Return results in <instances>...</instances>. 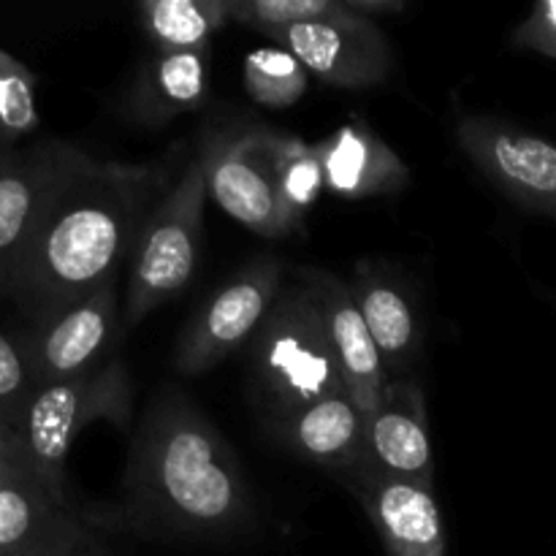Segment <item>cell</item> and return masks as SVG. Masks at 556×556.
<instances>
[{
    "mask_svg": "<svg viewBox=\"0 0 556 556\" xmlns=\"http://www.w3.org/2000/svg\"><path fill=\"white\" fill-rule=\"evenodd\" d=\"M514 47L556 60V0L532 5L527 20L516 27Z\"/></svg>",
    "mask_w": 556,
    "mask_h": 556,
    "instance_id": "obj_26",
    "label": "cell"
},
{
    "mask_svg": "<svg viewBox=\"0 0 556 556\" xmlns=\"http://www.w3.org/2000/svg\"><path fill=\"white\" fill-rule=\"evenodd\" d=\"M33 394H36V386L27 375L20 345L0 331V416L14 434L30 407Z\"/></svg>",
    "mask_w": 556,
    "mask_h": 556,
    "instance_id": "obj_25",
    "label": "cell"
},
{
    "mask_svg": "<svg viewBox=\"0 0 556 556\" xmlns=\"http://www.w3.org/2000/svg\"><path fill=\"white\" fill-rule=\"evenodd\" d=\"M282 261L261 255L217 288L185 326L174 353L179 375H204L250 342L282 293Z\"/></svg>",
    "mask_w": 556,
    "mask_h": 556,
    "instance_id": "obj_7",
    "label": "cell"
},
{
    "mask_svg": "<svg viewBox=\"0 0 556 556\" xmlns=\"http://www.w3.org/2000/svg\"><path fill=\"white\" fill-rule=\"evenodd\" d=\"M206 190L204 157L195 150L185 172L174 179L161 204L147 217L128 258V293L125 318L136 329L157 307L177 299L199 269L204 242Z\"/></svg>",
    "mask_w": 556,
    "mask_h": 556,
    "instance_id": "obj_5",
    "label": "cell"
},
{
    "mask_svg": "<svg viewBox=\"0 0 556 556\" xmlns=\"http://www.w3.org/2000/svg\"><path fill=\"white\" fill-rule=\"evenodd\" d=\"M210 49L152 54L130 87V117L144 128H163L182 114L199 112L210 98Z\"/></svg>",
    "mask_w": 556,
    "mask_h": 556,
    "instance_id": "obj_19",
    "label": "cell"
},
{
    "mask_svg": "<svg viewBox=\"0 0 556 556\" xmlns=\"http://www.w3.org/2000/svg\"><path fill=\"white\" fill-rule=\"evenodd\" d=\"M101 535L226 541L255 527L237 456L215 424L177 389L155 396L128 451L112 503L85 510Z\"/></svg>",
    "mask_w": 556,
    "mask_h": 556,
    "instance_id": "obj_1",
    "label": "cell"
},
{
    "mask_svg": "<svg viewBox=\"0 0 556 556\" xmlns=\"http://www.w3.org/2000/svg\"><path fill=\"white\" fill-rule=\"evenodd\" d=\"M454 136L494 188L514 204L556 223L554 141L489 114H462Z\"/></svg>",
    "mask_w": 556,
    "mask_h": 556,
    "instance_id": "obj_9",
    "label": "cell"
},
{
    "mask_svg": "<svg viewBox=\"0 0 556 556\" xmlns=\"http://www.w3.org/2000/svg\"><path fill=\"white\" fill-rule=\"evenodd\" d=\"M242 79L248 96L266 109H291L307 92V68L286 47L250 52Z\"/></svg>",
    "mask_w": 556,
    "mask_h": 556,
    "instance_id": "obj_22",
    "label": "cell"
},
{
    "mask_svg": "<svg viewBox=\"0 0 556 556\" xmlns=\"http://www.w3.org/2000/svg\"><path fill=\"white\" fill-rule=\"evenodd\" d=\"M364 465L434 492L427 396L413 378L389 380L378 407L367 416Z\"/></svg>",
    "mask_w": 556,
    "mask_h": 556,
    "instance_id": "obj_14",
    "label": "cell"
},
{
    "mask_svg": "<svg viewBox=\"0 0 556 556\" xmlns=\"http://www.w3.org/2000/svg\"><path fill=\"white\" fill-rule=\"evenodd\" d=\"M342 3H345V9L351 11L353 16H358V20L375 22V25H378L383 16L405 14V11H407L405 0H342Z\"/></svg>",
    "mask_w": 556,
    "mask_h": 556,
    "instance_id": "obj_27",
    "label": "cell"
},
{
    "mask_svg": "<svg viewBox=\"0 0 556 556\" xmlns=\"http://www.w3.org/2000/svg\"><path fill=\"white\" fill-rule=\"evenodd\" d=\"M345 486L372 521L386 556H445L443 514L434 492L402 478L386 476L369 465L340 472Z\"/></svg>",
    "mask_w": 556,
    "mask_h": 556,
    "instance_id": "obj_13",
    "label": "cell"
},
{
    "mask_svg": "<svg viewBox=\"0 0 556 556\" xmlns=\"http://www.w3.org/2000/svg\"><path fill=\"white\" fill-rule=\"evenodd\" d=\"M36 76L22 60L0 49V136L5 147L16 150L25 136L38 130Z\"/></svg>",
    "mask_w": 556,
    "mask_h": 556,
    "instance_id": "obj_23",
    "label": "cell"
},
{
    "mask_svg": "<svg viewBox=\"0 0 556 556\" xmlns=\"http://www.w3.org/2000/svg\"><path fill=\"white\" fill-rule=\"evenodd\" d=\"M3 152H9V147H5V141H3V136H0V155H3Z\"/></svg>",
    "mask_w": 556,
    "mask_h": 556,
    "instance_id": "obj_30",
    "label": "cell"
},
{
    "mask_svg": "<svg viewBox=\"0 0 556 556\" xmlns=\"http://www.w3.org/2000/svg\"><path fill=\"white\" fill-rule=\"evenodd\" d=\"M134 378L117 356L92 372L41 386L16 429V467L60 500H68L65 462L90 424L125 429L134 418Z\"/></svg>",
    "mask_w": 556,
    "mask_h": 556,
    "instance_id": "obj_3",
    "label": "cell"
},
{
    "mask_svg": "<svg viewBox=\"0 0 556 556\" xmlns=\"http://www.w3.org/2000/svg\"><path fill=\"white\" fill-rule=\"evenodd\" d=\"M271 166H275L277 188H280L286 210L291 217L304 226V215L326 190L324 163H320L318 144L299 139L282 130H269Z\"/></svg>",
    "mask_w": 556,
    "mask_h": 556,
    "instance_id": "obj_21",
    "label": "cell"
},
{
    "mask_svg": "<svg viewBox=\"0 0 556 556\" xmlns=\"http://www.w3.org/2000/svg\"><path fill=\"white\" fill-rule=\"evenodd\" d=\"M119 334L117 280L36 320L20 345L33 386L63 383L112 362Z\"/></svg>",
    "mask_w": 556,
    "mask_h": 556,
    "instance_id": "obj_8",
    "label": "cell"
},
{
    "mask_svg": "<svg viewBox=\"0 0 556 556\" xmlns=\"http://www.w3.org/2000/svg\"><path fill=\"white\" fill-rule=\"evenodd\" d=\"M179 147L150 163L96 161L79 150L16 271L11 299L36 320L117 280L139 231L172 188Z\"/></svg>",
    "mask_w": 556,
    "mask_h": 556,
    "instance_id": "obj_2",
    "label": "cell"
},
{
    "mask_svg": "<svg viewBox=\"0 0 556 556\" xmlns=\"http://www.w3.org/2000/svg\"><path fill=\"white\" fill-rule=\"evenodd\" d=\"M76 155L79 147L68 141H41L0 155V302L11 299L16 271Z\"/></svg>",
    "mask_w": 556,
    "mask_h": 556,
    "instance_id": "obj_10",
    "label": "cell"
},
{
    "mask_svg": "<svg viewBox=\"0 0 556 556\" xmlns=\"http://www.w3.org/2000/svg\"><path fill=\"white\" fill-rule=\"evenodd\" d=\"M351 291L383 358L386 378H410L413 364L421 356V320L410 296L400 282L367 261H358L353 269Z\"/></svg>",
    "mask_w": 556,
    "mask_h": 556,
    "instance_id": "obj_18",
    "label": "cell"
},
{
    "mask_svg": "<svg viewBox=\"0 0 556 556\" xmlns=\"http://www.w3.org/2000/svg\"><path fill=\"white\" fill-rule=\"evenodd\" d=\"M139 22L155 52L210 49L212 36L231 22L228 0H144Z\"/></svg>",
    "mask_w": 556,
    "mask_h": 556,
    "instance_id": "obj_20",
    "label": "cell"
},
{
    "mask_svg": "<svg viewBox=\"0 0 556 556\" xmlns=\"http://www.w3.org/2000/svg\"><path fill=\"white\" fill-rule=\"evenodd\" d=\"M0 454H3L9 462H14V465H16V456H20L16 434L11 432V427L3 421V416H0Z\"/></svg>",
    "mask_w": 556,
    "mask_h": 556,
    "instance_id": "obj_28",
    "label": "cell"
},
{
    "mask_svg": "<svg viewBox=\"0 0 556 556\" xmlns=\"http://www.w3.org/2000/svg\"><path fill=\"white\" fill-rule=\"evenodd\" d=\"M250 372L271 421L348 389L304 282L282 288L275 307L250 340Z\"/></svg>",
    "mask_w": 556,
    "mask_h": 556,
    "instance_id": "obj_4",
    "label": "cell"
},
{
    "mask_svg": "<svg viewBox=\"0 0 556 556\" xmlns=\"http://www.w3.org/2000/svg\"><path fill=\"white\" fill-rule=\"evenodd\" d=\"M271 128H244L237 134H206L199 152L204 157L206 190L226 215L264 239H286L304 231L286 210L271 166Z\"/></svg>",
    "mask_w": 556,
    "mask_h": 556,
    "instance_id": "obj_6",
    "label": "cell"
},
{
    "mask_svg": "<svg viewBox=\"0 0 556 556\" xmlns=\"http://www.w3.org/2000/svg\"><path fill=\"white\" fill-rule=\"evenodd\" d=\"M299 277L313 293V302L324 320L326 337H329V345L353 402L362 407L364 416H369L378 407L389 378L367 329V320L351 291V282L324 269H302Z\"/></svg>",
    "mask_w": 556,
    "mask_h": 556,
    "instance_id": "obj_15",
    "label": "cell"
},
{
    "mask_svg": "<svg viewBox=\"0 0 556 556\" xmlns=\"http://www.w3.org/2000/svg\"><path fill=\"white\" fill-rule=\"evenodd\" d=\"M231 22L255 27L261 33L304 22L340 20L348 14L342 0H228Z\"/></svg>",
    "mask_w": 556,
    "mask_h": 556,
    "instance_id": "obj_24",
    "label": "cell"
},
{
    "mask_svg": "<svg viewBox=\"0 0 556 556\" xmlns=\"http://www.w3.org/2000/svg\"><path fill=\"white\" fill-rule=\"evenodd\" d=\"M5 470H9V459H5V456H3V454H0V481H3Z\"/></svg>",
    "mask_w": 556,
    "mask_h": 556,
    "instance_id": "obj_29",
    "label": "cell"
},
{
    "mask_svg": "<svg viewBox=\"0 0 556 556\" xmlns=\"http://www.w3.org/2000/svg\"><path fill=\"white\" fill-rule=\"evenodd\" d=\"M275 434L299 459L345 472L364 462L367 416L351 391L342 389L282 418L275 424Z\"/></svg>",
    "mask_w": 556,
    "mask_h": 556,
    "instance_id": "obj_17",
    "label": "cell"
},
{
    "mask_svg": "<svg viewBox=\"0 0 556 556\" xmlns=\"http://www.w3.org/2000/svg\"><path fill=\"white\" fill-rule=\"evenodd\" d=\"M0 556H114L106 535L71 500L9 462L0 481Z\"/></svg>",
    "mask_w": 556,
    "mask_h": 556,
    "instance_id": "obj_11",
    "label": "cell"
},
{
    "mask_svg": "<svg viewBox=\"0 0 556 556\" xmlns=\"http://www.w3.org/2000/svg\"><path fill=\"white\" fill-rule=\"evenodd\" d=\"M318 150L326 190L337 199H383L410 185V166L362 117L342 123Z\"/></svg>",
    "mask_w": 556,
    "mask_h": 556,
    "instance_id": "obj_16",
    "label": "cell"
},
{
    "mask_svg": "<svg viewBox=\"0 0 556 556\" xmlns=\"http://www.w3.org/2000/svg\"><path fill=\"white\" fill-rule=\"evenodd\" d=\"M264 36L286 47L307 74L342 90H369L394 71V54L380 25L358 20L351 11L340 20L277 27Z\"/></svg>",
    "mask_w": 556,
    "mask_h": 556,
    "instance_id": "obj_12",
    "label": "cell"
}]
</instances>
